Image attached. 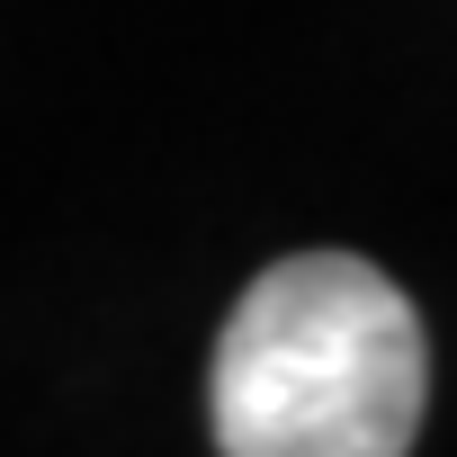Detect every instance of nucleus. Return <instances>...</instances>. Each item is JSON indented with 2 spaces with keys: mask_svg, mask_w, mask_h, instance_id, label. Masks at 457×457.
Here are the masks:
<instances>
[{
  "mask_svg": "<svg viewBox=\"0 0 457 457\" xmlns=\"http://www.w3.org/2000/svg\"><path fill=\"white\" fill-rule=\"evenodd\" d=\"M421 323L403 287L350 252L261 270L215 341L224 457H395L421 430Z\"/></svg>",
  "mask_w": 457,
  "mask_h": 457,
  "instance_id": "obj_1",
  "label": "nucleus"
}]
</instances>
